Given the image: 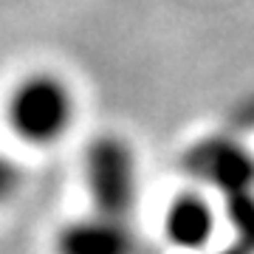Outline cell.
I'll return each mask as SVG.
<instances>
[{
	"label": "cell",
	"mask_w": 254,
	"mask_h": 254,
	"mask_svg": "<svg viewBox=\"0 0 254 254\" xmlns=\"http://www.w3.org/2000/svg\"><path fill=\"white\" fill-rule=\"evenodd\" d=\"M6 116L17 138L28 144H54L71 130L73 93L57 73H28L14 85Z\"/></svg>",
	"instance_id": "1"
},
{
	"label": "cell",
	"mask_w": 254,
	"mask_h": 254,
	"mask_svg": "<svg viewBox=\"0 0 254 254\" xmlns=\"http://www.w3.org/2000/svg\"><path fill=\"white\" fill-rule=\"evenodd\" d=\"M85 187L96 212L130 218L138 195L136 155L119 136H102L85 150Z\"/></svg>",
	"instance_id": "2"
},
{
	"label": "cell",
	"mask_w": 254,
	"mask_h": 254,
	"mask_svg": "<svg viewBox=\"0 0 254 254\" xmlns=\"http://www.w3.org/2000/svg\"><path fill=\"white\" fill-rule=\"evenodd\" d=\"M136 237L122 215L96 212L60 229L57 254H133Z\"/></svg>",
	"instance_id": "3"
},
{
	"label": "cell",
	"mask_w": 254,
	"mask_h": 254,
	"mask_svg": "<svg viewBox=\"0 0 254 254\" xmlns=\"http://www.w3.org/2000/svg\"><path fill=\"white\" fill-rule=\"evenodd\" d=\"M164 232L178 249H203L215 232V212L200 195H178L164 215Z\"/></svg>",
	"instance_id": "4"
},
{
	"label": "cell",
	"mask_w": 254,
	"mask_h": 254,
	"mask_svg": "<svg viewBox=\"0 0 254 254\" xmlns=\"http://www.w3.org/2000/svg\"><path fill=\"white\" fill-rule=\"evenodd\" d=\"M23 187V170L9 155H0V203L11 200Z\"/></svg>",
	"instance_id": "5"
}]
</instances>
